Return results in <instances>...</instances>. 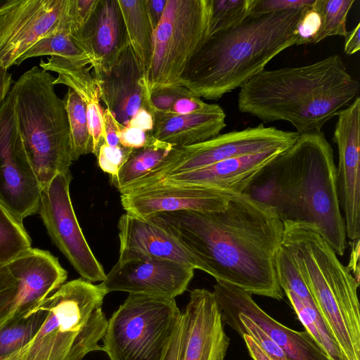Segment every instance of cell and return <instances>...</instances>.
<instances>
[{"label": "cell", "instance_id": "obj_1", "mask_svg": "<svg viewBox=\"0 0 360 360\" xmlns=\"http://www.w3.org/2000/svg\"><path fill=\"white\" fill-rule=\"evenodd\" d=\"M179 239L199 261L201 271L251 295L284 297L275 270L283 222L271 206L246 193L212 212L181 210L149 218Z\"/></svg>", "mask_w": 360, "mask_h": 360}, {"label": "cell", "instance_id": "obj_2", "mask_svg": "<svg viewBox=\"0 0 360 360\" xmlns=\"http://www.w3.org/2000/svg\"><path fill=\"white\" fill-rule=\"evenodd\" d=\"M333 150L321 131L300 134L252 181L244 193L273 207L283 222L316 226L339 256L347 248Z\"/></svg>", "mask_w": 360, "mask_h": 360}, {"label": "cell", "instance_id": "obj_3", "mask_svg": "<svg viewBox=\"0 0 360 360\" xmlns=\"http://www.w3.org/2000/svg\"><path fill=\"white\" fill-rule=\"evenodd\" d=\"M359 87L333 54L306 65L264 69L240 88L238 108L264 123L288 122L300 134L320 132L358 96Z\"/></svg>", "mask_w": 360, "mask_h": 360}, {"label": "cell", "instance_id": "obj_4", "mask_svg": "<svg viewBox=\"0 0 360 360\" xmlns=\"http://www.w3.org/2000/svg\"><path fill=\"white\" fill-rule=\"evenodd\" d=\"M302 10L249 15L233 28L210 35L189 61L179 85L212 101L240 88L296 44L295 30Z\"/></svg>", "mask_w": 360, "mask_h": 360}, {"label": "cell", "instance_id": "obj_5", "mask_svg": "<svg viewBox=\"0 0 360 360\" xmlns=\"http://www.w3.org/2000/svg\"><path fill=\"white\" fill-rule=\"evenodd\" d=\"M282 245L345 360H360L359 283L313 224L284 221Z\"/></svg>", "mask_w": 360, "mask_h": 360}, {"label": "cell", "instance_id": "obj_6", "mask_svg": "<svg viewBox=\"0 0 360 360\" xmlns=\"http://www.w3.org/2000/svg\"><path fill=\"white\" fill-rule=\"evenodd\" d=\"M107 294L101 284L82 278L64 283L47 297V316L32 339L2 360H82L102 351Z\"/></svg>", "mask_w": 360, "mask_h": 360}, {"label": "cell", "instance_id": "obj_7", "mask_svg": "<svg viewBox=\"0 0 360 360\" xmlns=\"http://www.w3.org/2000/svg\"><path fill=\"white\" fill-rule=\"evenodd\" d=\"M54 77L33 66L10 91L18 132L41 188L73 162L64 103L55 91Z\"/></svg>", "mask_w": 360, "mask_h": 360}, {"label": "cell", "instance_id": "obj_8", "mask_svg": "<svg viewBox=\"0 0 360 360\" xmlns=\"http://www.w3.org/2000/svg\"><path fill=\"white\" fill-rule=\"evenodd\" d=\"M181 316L174 298L130 293L108 320L102 351L110 360H162Z\"/></svg>", "mask_w": 360, "mask_h": 360}, {"label": "cell", "instance_id": "obj_9", "mask_svg": "<svg viewBox=\"0 0 360 360\" xmlns=\"http://www.w3.org/2000/svg\"><path fill=\"white\" fill-rule=\"evenodd\" d=\"M210 0H167L153 34L145 72L148 94L179 82L192 57L209 37Z\"/></svg>", "mask_w": 360, "mask_h": 360}, {"label": "cell", "instance_id": "obj_10", "mask_svg": "<svg viewBox=\"0 0 360 360\" xmlns=\"http://www.w3.org/2000/svg\"><path fill=\"white\" fill-rule=\"evenodd\" d=\"M300 134L263 124L242 130H233L207 141L174 147L169 154L146 176L126 188L130 192L159 182L179 173L205 167L216 162L270 150H286Z\"/></svg>", "mask_w": 360, "mask_h": 360}, {"label": "cell", "instance_id": "obj_11", "mask_svg": "<svg viewBox=\"0 0 360 360\" xmlns=\"http://www.w3.org/2000/svg\"><path fill=\"white\" fill-rule=\"evenodd\" d=\"M71 179L70 172L60 173L41 188L38 214L52 241L81 278L102 282L106 274L90 248L73 209Z\"/></svg>", "mask_w": 360, "mask_h": 360}, {"label": "cell", "instance_id": "obj_12", "mask_svg": "<svg viewBox=\"0 0 360 360\" xmlns=\"http://www.w3.org/2000/svg\"><path fill=\"white\" fill-rule=\"evenodd\" d=\"M41 190L25 152L8 94L0 107V203L22 223L38 214Z\"/></svg>", "mask_w": 360, "mask_h": 360}, {"label": "cell", "instance_id": "obj_13", "mask_svg": "<svg viewBox=\"0 0 360 360\" xmlns=\"http://www.w3.org/2000/svg\"><path fill=\"white\" fill-rule=\"evenodd\" d=\"M69 0H6L0 6V66L8 69L31 46L56 31Z\"/></svg>", "mask_w": 360, "mask_h": 360}, {"label": "cell", "instance_id": "obj_14", "mask_svg": "<svg viewBox=\"0 0 360 360\" xmlns=\"http://www.w3.org/2000/svg\"><path fill=\"white\" fill-rule=\"evenodd\" d=\"M333 141L338 150V195L352 241L360 236V98L337 115Z\"/></svg>", "mask_w": 360, "mask_h": 360}, {"label": "cell", "instance_id": "obj_15", "mask_svg": "<svg viewBox=\"0 0 360 360\" xmlns=\"http://www.w3.org/2000/svg\"><path fill=\"white\" fill-rule=\"evenodd\" d=\"M194 269L172 260L141 257L117 262L100 283L107 293L122 291L175 298L184 293Z\"/></svg>", "mask_w": 360, "mask_h": 360}, {"label": "cell", "instance_id": "obj_16", "mask_svg": "<svg viewBox=\"0 0 360 360\" xmlns=\"http://www.w3.org/2000/svg\"><path fill=\"white\" fill-rule=\"evenodd\" d=\"M213 293L220 311L249 317L282 349L286 360H330L306 330L296 331L279 323L266 314L248 292L217 281Z\"/></svg>", "mask_w": 360, "mask_h": 360}, {"label": "cell", "instance_id": "obj_17", "mask_svg": "<svg viewBox=\"0 0 360 360\" xmlns=\"http://www.w3.org/2000/svg\"><path fill=\"white\" fill-rule=\"evenodd\" d=\"M233 195L212 187L155 184L121 194L120 199L126 213L148 219L160 212L219 210Z\"/></svg>", "mask_w": 360, "mask_h": 360}, {"label": "cell", "instance_id": "obj_18", "mask_svg": "<svg viewBox=\"0 0 360 360\" xmlns=\"http://www.w3.org/2000/svg\"><path fill=\"white\" fill-rule=\"evenodd\" d=\"M184 340L180 360H224L230 338L213 292L196 288L182 313Z\"/></svg>", "mask_w": 360, "mask_h": 360}, {"label": "cell", "instance_id": "obj_19", "mask_svg": "<svg viewBox=\"0 0 360 360\" xmlns=\"http://www.w3.org/2000/svg\"><path fill=\"white\" fill-rule=\"evenodd\" d=\"M120 252L117 262L149 257L179 262L201 270L195 256L167 229L149 219L127 213L119 219Z\"/></svg>", "mask_w": 360, "mask_h": 360}, {"label": "cell", "instance_id": "obj_20", "mask_svg": "<svg viewBox=\"0 0 360 360\" xmlns=\"http://www.w3.org/2000/svg\"><path fill=\"white\" fill-rule=\"evenodd\" d=\"M6 265L20 288L16 302L3 323L44 302L68 278L58 258L38 248L30 247Z\"/></svg>", "mask_w": 360, "mask_h": 360}, {"label": "cell", "instance_id": "obj_21", "mask_svg": "<svg viewBox=\"0 0 360 360\" xmlns=\"http://www.w3.org/2000/svg\"><path fill=\"white\" fill-rule=\"evenodd\" d=\"M94 77L100 99L121 125L125 126L139 109L148 110L149 94L145 72L129 45L110 72Z\"/></svg>", "mask_w": 360, "mask_h": 360}, {"label": "cell", "instance_id": "obj_22", "mask_svg": "<svg viewBox=\"0 0 360 360\" xmlns=\"http://www.w3.org/2000/svg\"><path fill=\"white\" fill-rule=\"evenodd\" d=\"M283 151L270 150L222 160L205 167L167 176L156 184L202 186L235 195L244 193L262 170Z\"/></svg>", "mask_w": 360, "mask_h": 360}, {"label": "cell", "instance_id": "obj_23", "mask_svg": "<svg viewBox=\"0 0 360 360\" xmlns=\"http://www.w3.org/2000/svg\"><path fill=\"white\" fill-rule=\"evenodd\" d=\"M128 45L117 0H99L81 40L82 49L93 58L94 76L110 72Z\"/></svg>", "mask_w": 360, "mask_h": 360}, {"label": "cell", "instance_id": "obj_24", "mask_svg": "<svg viewBox=\"0 0 360 360\" xmlns=\"http://www.w3.org/2000/svg\"><path fill=\"white\" fill-rule=\"evenodd\" d=\"M39 68L47 72H54L58 77L53 84H64L73 90L83 101L86 106L91 150L96 156L103 142V112L100 104L98 82L91 74V66L71 60L51 56L45 62L41 60Z\"/></svg>", "mask_w": 360, "mask_h": 360}, {"label": "cell", "instance_id": "obj_25", "mask_svg": "<svg viewBox=\"0 0 360 360\" xmlns=\"http://www.w3.org/2000/svg\"><path fill=\"white\" fill-rule=\"evenodd\" d=\"M152 136L174 147L189 146L212 139L226 127V113L218 104L184 115H163L153 117Z\"/></svg>", "mask_w": 360, "mask_h": 360}, {"label": "cell", "instance_id": "obj_26", "mask_svg": "<svg viewBox=\"0 0 360 360\" xmlns=\"http://www.w3.org/2000/svg\"><path fill=\"white\" fill-rule=\"evenodd\" d=\"M127 37L141 69L146 72L153 53L154 30L148 15L146 0H117Z\"/></svg>", "mask_w": 360, "mask_h": 360}, {"label": "cell", "instance_id": "obj_27", "mask_svg": "<svg viewBox=\"0 0 360 360\" xmlns=\"http://www.w3.org/2000/svg\"><path fill=\"white\" fill-rule=\"evenodd\" d=\"M174 148L153 136L147 145L134 149L111 183L122 193L157 167Z\"/></svg>", "mask_w": 360, "mask_h": 360}, {"label": "cell", "instance_id": "obj_28", "mask_svg": "<svg viewBox=\"0 0 360 360\" xmlns=\"http://www.w3.org/2000/svg\"><path fill=\"white\" fill-rule=\"evenodd\" d=\"M48 314L47 298L31 310L0 326V360L25 346L35 335Z\"/></svg>", "mask_w": 360, "mask_h": 360}, {"label": "cell", "instance_id": "obj_29", "mask_svg": "<svg viewBox=\"0 0 360 360\" xmlns=\"http://www.w3.org/2000/svg\"><path fill=\"white\" fill-rule=\"evenodd\" d=\"M44 56H57L91 67L93 65L91 56L82 50L70 36L68 13L59 29L36 42L19 58L15 65L28 58Z\"/></svg>", "mask_w": 360, "mask_h": 360}, {"label": "cell", "instance_id": "obj_30", "mask_svg": "<svg viewBox=\"0 0 360 360\" xmlns=\"http://www.w3.org/2000/svg\"><path fill=\"white\" fill-rule=\"evenodd\" d=\"M63 101L67 112L72 161L91 150L86 106L82 98L68 88Z\"/></svg>", "mask_w": 360, "mask_h": 360}, {"label": "cell", "instance_id": "obj_31", "mask_svg": "<svg viewBox=\"0 0 360 360\" xmlns=\"http://www.w3.org/2000/svg\"><path fill=\"white\" fill-rule=\"evenodd\" d=\"M30 247L31 238L22 223L0 203V264H8Z\"/></svg>", "mask_w": 360, "mask_h": 360}, {"label": "cell", "instance_id": "obj_32", "mask_svg": "<svg viewBox=\"0 0 360 360\" xmlns=\"http://www.w3.org/2000/svg\"><path fill=\"white\" fill-rule=\"evenodd\" d=\"M354 0H315L314 7L321 18V28L316 44L331 36L345 37L347 15Z\"/></svg>", "mask_w": 360, "mask_h": 360}, {"label": "cell", "instance_id": "obj_33", "mask_svg": "<svg viewBox=\"0 0 360 360\" xmlns=\"http://www.w3.org/2000/svg\"><path fill=\"white\" fill-rule=\"evenodd\" d=\"M250 13V0H210L209 36L233 28Z\"/></svg>", "mask_w": 360, "mask_h": 360}, {"label": "cell", "instance_id": "obj_34", "mask_svg": "<svg viewBox=\"0 0 360 360\" xmlns=\"http://www.w3.org/2000/svg\"><path fill=\"white\" fill-rule=\"evenodd\" d=\"M224 324L236 330L240 336H250L272 360H286L282 349L249 317L227 311H220Z\"/></svg>", "mask_w": 360, "mask_h": 360}, {"label": "cell", "instance_id": "obj_35", "mask_svg": "<svg viewBox=\"0 0 360 360\" xmlns=\"http://www.w3.org/2000/svg\"><path fill=\"white\" fill-rule=\"evenodd\" d=\"M275 270L283 292L290 290L302 301L313 300L293 257L282 244L276 255Z\"/></svg>", "mask_w": 360, "mask_h": 360}, {"label": "cell", "instance_id": "obj_36", "mask_svg": "<svg viewBox=\"0 0 360 360\" xmlns=\"http://www.w3.org/2000/svg\"><path fill=\"white\" fill-rule=\"evenodd\" d=\"M98 1L99 0H69V31L70 36L81 49L82 32L91 19Z\"/></svg>", "mask_w": 360, "mask_h": 360}, {"label": "cell", "instance_id": "obj_37", "mask_svg": "<svg viewBox=\"0 0 360 360\" xmlns=\"http://www.w3.org/2000/svg\"><path fill=\"white\" fill-rule=\"evenodd\" d=\"M313 5L304 7L302 10L295 30L297 38L296 46L316 44V40L321 28V18Z\"/></svg>", "mask_w": 360, "mask_h": 360}, {"label": "cell", "instance_id": "obj_38", "mask_svg": "<svg viewBox=\"0 0 360 360\" xmlns=\"http://www.w3.org/2000/svg\"><path fill=\"white\" fill-rule=\"evenodd\" d=\"M132 150L133 149L121 145L110 146L103 141L96 155L98 165L104 172L110 174L111 179H113L117 176Z\"/></svg>", "mask_w": 360, "mask_h": 360}, {"label": "cell", "instance_id": "obj_39", "mask_svg": "<svg viewBox=\"0 0 360 360\" xmlns=\"http://www.w3.org/2000/svg\"><path fill=\"white\" fill-rule=\"evenodd\" d=\"M20 285L6 264H0V325L12 311L19 293Z\"/></svg>", "mask_w": 360, "mask_h": 360}, {"label": "cell", "instance_id": "obj_40", "mask_svg": "<svg viewBox=\"0 0 360 360\" xmlns=\"http://www.w3.org/2000/svg\"><path fill=\"white\" fill-rule=\"evenodd\" d=\"M189 94H192L181 85L156 90L149 95L148 110L153 117L165 114L178 98Z\"/></svg>", "mask_w": 360, "mask_h": 360}, {"label": "cell", "instance_id": "obj_41", "mask_svg": "<svg viewBox=\"0 0 360 360\" xmlns=\"http://www.w3.org/2000/svg\"><path fill=\"white\" fill-rule=\"evenodd\" d=\"M314 1L315 0H250L249 15H262L303 8L311 6Z\"/></svg>", "mask_w": 360, "mask_h": 360}, {"label": "cell", "instance_id": "obj_42", "mask_svg": "<svg viewBox=\"0 0 360 360\" xmlns=\"http://www.w3.org/2000/svg\"><path fill=\"white\" fill-rule=\"evenodd\" d=\"M152 136V133L129 125H122L119 134L120 145L133 150L147 145Z\"/></svg>", "mask_w": 360, "mask_h": 360}, {"label": "cell", "instance_id": "obj_43", "mask_svg": "<svg viewBox=\"0 0 360 360\" xmlns=\"http://www.w3.org/2000/svg\"><path fill=\"white\" fill-rule=\"evenodd\" d=\"M209 104L210 103L202 101V100L200 98L195 96L193 94H189L178 98L174 103V104L172 105L171 108L167 112L160 115H188L205 109L209 105Z\"/></svg>", "mask_w": 360, "mask_h": 360}, {"label": "cell", "instance_id": "obj_44", "mask_svg": "<svg viewBox=\"0 0 360 360\" xmlns=\"http://www.w3.org/2000/svg\"><path fill=\"white\" fill-rule=\"evenodd\" d=\"M121 124L115 119L112 113L107 108L103 112V141L110 146L120 145L119 134Z\"/></svg>", "mask_w": 360, "mask_h": 360}, {"label": "cell", "instance_id": "obj_45", "mask_svg": "<svg viewBox=\"0 0 360 360\" xmlns=\"http://www.w3.org/2000/svg\"><path fill=\"white\" fill-rule=\"evenodd\" d=\"M184 340V321L182 313L162 360H180Z\"/></svg>", "mask_w": 360, "mask_h": 360}, {"label": "cell", "instance_id": "obj_46", "mask_svg": "<svg viewBox=\"0 0 360 360\" xmlns=\"http://www.w3.org/2000/svg\"><path fill=\"white\" fill-rule=\"evenodd\" d=\"M153 124L152 115L146 109L141 108L132 116L126 125L137 127L152 133Z\"/></svg>", "mask_w": 360, "mask_h": 360}, {"label": "cell", "instance_id": "obj_47", "mask_svg": "<svg viewBox=\"0 0 360 360\" xmlns=\"http://www.w3.org/2000/svg\"><path fill=\"white\" fill-rule=\"evenodd\" d=\"M167 1L146 0L148 15L154 31L162 16Z\"/></svg>", "mask_w": 360, "mask_h": 360}, {"label": "cell", "instance_id": "obj_48", "mask_svg": "<svg viewBox=\"0 0 360 360\" xmlns=\"http://www.w3.org/2000/svg\"><path fill=\"white\" fill-rule=\"evenodd\" d=\"M344 52L347 55H353L360 50V22L345 35Z\"/></svg>", "mask_w": 360, "mask_h": 360}, {"label": "cell", "instance_id": "obj_49", "mask_svg": "<svg viewBox=\"0 0 360 360\" xmlns=\"http://www.w3.org/2000/svg\"><path fill=\"white\" fill-rule=\"evenodd\" d=\"M241 337L252 360H272L250 336L244 334Z\"/></svg>", "mask_w": 360, "mask_h": 360}, {"label": "cell", "instance_id": "obj_50", "mask_svg": "<svg viewBox=\"0 0 360 360\" xmlns=\"http://www.w3.org/2000/svg\"><path fill=\"white\" fill-rule=\"evenodd\" d=\"M14 82L12 74L7 69L0 66V107L8 95Z\"/></svg>", "mask_w": 360, "mask_h": 360}, {"label": "cell", "instance_id": "obj_51", "mask_svg": "<svg viewBox=\"0 0 360 360\" xmlns=\"http://www.w3.org/2000/svg\"><path fill=\"white\" fill-rule=\"evenodd\" d=\"M359 239L352 241L351 257L347 269L359 283Z\"/></svg>", "mask_w": 360, "mask_h": 360}, {"label": "cell", "instance_id": "obj_52", "mask_svg": "<svg viewBox=\"0 0 360 360\" xmlns=\"http://www.w3.org/2000/svg\"><path fill=\"white\" fill-rule=\"evenodd\" d=\"M5 1L6 0H0V6L3 4Z\"/></svg>", "mask_w": 360, "mask_h": 360}]
</instances>
